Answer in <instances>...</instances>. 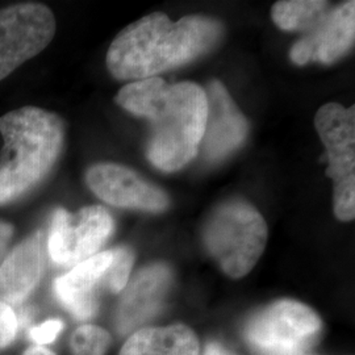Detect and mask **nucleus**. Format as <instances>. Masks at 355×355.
I'll return each instance as SVG.
<instances>
[{"label":"nucleus","instance_id":"9b49d317","mask_svg":"<svg viewBox=\"0 0 355 355\" xmlns=\"http://www.w3.org/2000/svg\"><path fill=\"white\" fill-rule=\"evenodd\" d=\"M204 91L207 120L200 149L207 159L217 161L241 146L249 128L245 116L221 82L212 80Z\"/></svg>","mask_w":355,"mask_h":355},{"label":"nucleus","instance_id":"2eb2a0df","mask_svg":"<svg viewBox=\"0 0 355 355\" xmlns=\"http://www.w3.org/2000/svg\"><path fill=\"white\" fill-rule=\"evenodd\" d=\"M119 355H200V343L183 324L142 328L128 338Z\"/></svg>","mask_w":355,"mask_h":355},{"label":"nucleus","instance_id":"0eeeda50","mask_svg":"<svg viewBox=\"0 0 355 355\" xmlns=\"http://www.w3.org/2000/svg\"><path fill=\"white\" fill-rule=\"evenodd\" d=\"M55 17L41 3L0 8V80L36 57L54 37Z\"/></svg>","mask_w":355,"mask_h":355},{"label":"nucleus","instance_id":"f03ea898","mask_svg":"<svg viewBox=\"0 0 355 355\" xmlns=\"http://www.w3.org/2000/svg\"><path fill=\"white\" fill-rule=\"evenodd\" d=\"M223 26L211 17L186 16L171 21L148 15L123 29L107 51V67L119 80H142L189 64L214 49Z\"/></svg>","mask_w":355,"mask_h":355},{"label":"nucleus","instance_id":"4be33fe9","mask_svg":"<svg viewBox=\"0 0 355 355\" xmlns=\"http://www.w3.org/2000/svg\"><path fill=\"white\" fill-rule=\"evenodd\" d=\"M23 355H57L44 345H32L26 347Z\"/></svg>","mask_w":355,"mask_h":355},{"label":"nucleus","instance_id":"1a4fd4ad","mask_svg":"<svg viewBox=\"0 0 355 355\" xmlns=\"http://www.w3.org/2000/svg\"><path fill=\"white\" fill-rule=\"evenodd\" d=\"M86 183L104 203L120 208L161 212L168 207L165 192L125 166L98 164L91 166Z\"/></svg>","mask_w":355,"mask_h":355},{"label":"nucleus","instance_id":"f3484780","mask_svg":"<svg viewBox=\"0 0 355 355\" xmlns=\"http://www.w3.org/2000/svg\"><path fill=\"white\" fill-rule=\"evenodd\" d=\"M111 334L94 324L78 327L70 338L73 355H105L111 346Z\"/></svg>","mask_w":355,"mask_h":355},{"label":"nucleus","instance_id":"412c9836","mask_svg":"<svg viewBox=\"0 0 355 355\" xmlns=\"http://www.w3.org/2000/svg\"><path fill=\"white\" fill-rule=\"evenodd\" d=\"M15 227L11 223L0 220V265L10 252V245L12 242Z\"/></svg>","mask_w":355,"mask_h":355},{"label":"nucleus","instance_id":"20e7f679","mask_svg":"<svg viewBox=\"0 0 355 355\" xmlns=\"http://www.w3.org/2000/svg\"><path fill=\"white\" fill-rule=\"evenodd\" d=\"M267 225L252 204L233 200L215 211L204 243L221 270L234 279L248 275L265 252Z\"/></svg>","mask_w":355,"mask_h":355},{"label":"nucleus","instance_id":"4468645a","mask_svg":"<svg viewBox=\"0 0 355 355\" xmlns=\"http://www.w3.org/2000/svg\"><path fill=\"white\" fill-rule=\"evenodd\" d=\"M44 234L35 232L11 249L0 265V303L23 304L44 274Z\"/></svg>","mask_w":355,"mask_h":355},{"label":"nucleus","instance_id":"aec40b11","mask_svg":"<svg viewBox=\"0 0 355 355\" xmlns=\"http://www.w3.org/2000/svg\"><path fill=\"white\" fill-rule=\"evenodd\" d=\"M62 328H64V325L60 320H51L46 324L36 328L32 336H33V338H35L37 345H42V343L53 341L57 337V334L62 330Z\"/></svg>","mask_w":355,"mask_h":355},{"label":"nucleus","instance_id":"5701e85b","mask_svg":"<svg viewBox=\"0 0 355 355\" xmlns=\"http://www.w3.org/2000/svg\"><path fill=\"white\" fill-rule=\"evenodd\" d=\"M204 355H232L229 352H227L223 346H220L218 343H209L207 347H205V352Z\"/></svg>","mask_w":355,"mask_h":355},{"label":"nucleus","instance_id":"9d476101","mask_svg":"<svg viewBox=\"0 0 355 355\" xmlns=\"http://www.w3.org/2000/svg\"><path fill=\"white\" fill-rule=\"evenodd\" d=\"M355 37V3L346 1L328 11L308 35L293 44L290 58L296 64H334L352 49Z\"/></svg>","mask_w":355,"mask_h":355},{"label":"nucleus","instance_id":"423d86ee","mask_svg":"<svg viewBox=\"0 0 355 355\" xmlns=\"http://www.w3.org/2000/svg\"><path fill=\"white\" fill-rule=\"evenodd\" d=\"M321 325L312 308L283 299L254 315L243 329V337L266 354L299 355L318 337Z\"/></svg>","mask_w":355,"mask_h":355},{"label":"nucleus","instance_id":"6e6552de","mask_svg":"<svg viewBox=\"0 0 355 355\" xmlns=\"http://www.w3.org/2000/svg\"><path fill=\"white\" fill-rule=\"evenodd\" d=\"M114 229L111 214L101 205H91L70 214L54 211L48 237V252L58 266L74 267L101 253Z\"/></svg>","mask_w":355,"mask_h":355},{"label":"nucleus","instance_id":"7ed1b4c3","mask_svg":"<svg viewBox=\"0 0 355 355\" xmlns=\"http://www.w3.org/2000/svg\"><path fill=\"white\" fill-rule=\"evenodd\" d=\"M4 141L0 155V205L35 190L51 174L64 142V120L37 107H23L0 117Z\"/></svg>","mask_w":355,"mask_h":355},{"label":"nucleus","instance_id":"dca6fc26","mask_svg":"<svg viewBox=\"0 0 355 355\" xmlns=\"http://www.w3.org/2000/svg\"><path fill=\"white\" fill-rule=\"evenodd\" d=\"M328 1L321 0H284L274 4L271 16L283 31L309 32L325 17Z\"/></svg>","mask_w":355,"mask_h":355},{"label":"nucleus","instance_id":"a211bd4d","mask_svg":"<svg viewBox=\"0 0 355 355\" xmlns=\"http://www.w3.org/2000/svg\"><path fill=\"white\" fill-rule=\"evenodd\" d=\"M112 262L104 275V288L119 293L127 287L129 275L135 263V254L125 246L112 249Z\"/></svg>","mask_w":355,"mask_h":355},{"label":"nucleus","instance_id":"f8f14e48","mask_svg":"<svg viewBox=\"0 0 355 355\" xmlns=\"http://www.w3.org/2000/svg\"><path fill=\"white\" fill-rule=\"evenodd\" d=\"M112 257V250L101 252L71 267L54 282L55 297L73 318L87 321L98 313V291L104 287V275Z\"/></svg>","mask_w":355,"mask_h":355},{"label":"nucleus","instance_id":"f257e3e1","mask_svg":"<svg viewBox=\"0 0 355 355\" xmlns=\"http://www.w3.org/2000/svg\"><path fill=\"white\" fill-rule=\"evenodd\" d=\"M116 103L152 123L148 159L159 170L177 171L200 150L207 120L205 91L196 83L168 85L154 76L120 89Z\"/></svg>","mask_w":355,"mask_h":355},{"label":"nucleus","instance_id":"39448f33","mask_svg":"<svg viewBox=\"0 0 355 355\" xmlns=\"http://www.w3.org/2000/svg\"><path fill=\"white\" fill-rule=\"evenodd\" d=\"M318 136L327 148V174L334 183V214L341 221L355 216V107L322 105L315 117Z\"/></svg>","mask_w":355,"mask_h":355},{"label":"nucleus","instance_id":"ddd939ff","mask_svg":"<svg viewBox=\"0 0 355 355\" xmlns=\"http://www.w3.org/2000/svg\"><path fill=\"white\" fill-rule=\"evenodd\" d=\"M171 280V270L164 263L144 267L121 297L116 316L117 330L127 334L154 318L165 302Z\"/></svg>","mask_w":355,"mask_h":355},{"label":"nucleus","instance_id":"6ab92c4d","mask_svg":"<svg viewBox=\"0 0 355 355\" xmlns=\"http://www.w3.org/2000/svg\"><path fill=\"white\" fill-rule=\"evenodd\" d=\"M19 333V318L12 306L0 303V352L10 347Z\"/></svg>","mask_w":355,"mask_h":355}]
</instances>
